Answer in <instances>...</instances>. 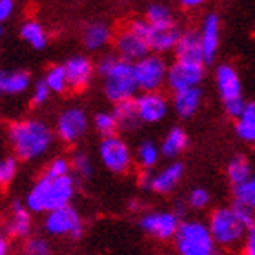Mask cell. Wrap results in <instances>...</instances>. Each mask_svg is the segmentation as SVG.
<instances>
[{"mask_svg": "<svg viewBox=\"0 0 255 255\" xmlns=\"http://www.w3.org/2000/svg\"><path fill=\"white\" fill-rule=\"evenodd\" d=\"M9 140L20 160H33L44 155L53 142V131L37 119L18 121L9 126Z\"/></svg>", "mask_w": 255, "mask_h": 255, "instance_id": "obj_1", "label": "cell"}, {"mask_svg": "<svg viewBox=\"0 0 255 255\" xmlns=\"http://www.w3.org/2000/svg\"><path fill=\"white\" fill-rule=\"evenodd\" d=\"M97 69L104 77L106 97L113 104L131 99L135 95V91L138 90L135 73H133V62H129V60L106 55L99 60Z\"/></svg>", "mask_w": 255, "mask_h": 255, "instance_id": "obj_2", "label": "cell"}, {"mask_svg": "<svg viewBox=\"0 0 255 255\" xmlns=\"http://www.w3.org/2000/svg\"><path fill=\"white\" fill-rule=\"evenodd\" d=\"M75 184L69 175L48 177L44 175L40 181L27 193L26 206L31 212H51L57 208H62L71 202Z\"/></svg>", "mask_w": 255, "mask_h": 255, "instance_id": "obj_3", "label": "cell"}, {"mask_svg": "<svg viewBox=\"0 0 255 255\" xmlns=\"http://www.w3.org/2000/svg\"><path fill=\"white\" fill-rule=\"evenodd\" d=\"M173 239L182 255H212L215 250L212 232L202 223H181Z\"/></svg>", "mask_w": 255, "mask_h": 255, "instance_id": "obj_4", "label": "cell"}, {"mask_svg": "<svg viewBox=\"0 0 255 255\" xmlns=\"http://www.w3.org/2000/svg\"><path fill=\"white\" fill-rule=\"evenodd\" d=\"M210 232L213 235L215 245L221 246H235L243 241L248 230L235 215L234 208H219L212 213L210 219Z\"/></svg>", "mask_w": 255, "mask_h": 255, "instance_id": "obj_5", "label": "cell"}, {"mask_svg": "<svg viewBox=\"0 0 255 255\" xmlns=\"http://www.w3.org/2000/svg\"><path fill=\"white\" fill-rule=\"evenodd\" d=\"M128 26L131 27L135 33H138L148 42L149 49L157 51V53H164V51H170V49L175 48L177 40L182 33L177 27V24L170 27H157L153 24H149L146 18L144 20H131Z\"/></svg>", "mask_w": 255, "mask_h": 255, "instance_id": "obj_6", "label": "cell"}, {"mask_svg": "<svg viewBox=\"0 0 255 255\" xmlns=\"http://www.w3.org/2000/svg\"><path fill=\"white\" fill-rule=\"evenodd\" d=\"M133 73L137 80V88L144 91H155L159 90L162 82L166 80L168 68L164 60L159 55H146L142 59L133 62Z\"/></svg>", "mask_w": 255, "mask_h": 255, "instance_id": "obj_7", "label": "cell"}, {"mask_svg": "<svg viewBox=\"0 0 255 255\" xmlns=\"http://www.w3.org/2000/svg\"><path fill=\"white\" fill-rule=\"evenodd\" d=\"M46 232L51 235H69L73 239H79L82 235V221L79 212L69 204L57 210L48 212V217L44 221Z\"/></svg>", "mask_w": 255, "mask_h": 255, "instance_id": "obj_8", "label": "cell"}, {"mask_svg": "<svg viewBox=\"0 0 255 255\" xmlns=\"http://www.w3.org/2000/svg\"><path fill=\"white\" fill-rule=\"evenodd\" d=\"M99 151H101L102 162L110 171H113V173H126L129 170L131 153H129V148H128V144L124 142L123 138L115 137V135H108V137L102 138Z\"/></svg>", "mask_w": 255, "mask_h": 255, "instance_id": "obj_9", "label": "cell"}, {"mask_svg": "<svg viewBox=\"0 0 255 255\" xmlns=\"http://www.w3.org/2000/svg\"><path fill=\"white\" fill-rule=\"evenodd\" d=\"M204 77V66L202 62H190V60L177 59V62L168 69L166 80L173 91L184 90V88H193L201 84Z\"/></svg>", "mask_w": 255, "mask_h": 255, "instance_id": "obj_10", "label": "cell"}, {"mask_svg": "<svg viewBox=\"0 0 255 255\" xmlns=\"http://www.w3.org/2000/svg\"><path fill=\"white\" fill-rule=\"evenodd\" d=\"M179 217L177 213L159 212V213H148L140 221V226L148 235L155 237L159 241H170L175 237L179 230Z\"/></svg>", "mask_w": 255, "mask_h": 255, "instance_id": "obj_11", "label": "cell"}, {"mask_svg": "<svg viewBox=\"0 0 255 255\" xmlns=\"http://www.w3.org/2000/svg\"><path fill=\"white\" fill-rule=\"evenodd\" d=\"M86 128H88V119L82 110H68L57 121V133L68 144L77 142L84 135Z\"/></svg>", "mask_w": 255, "mask_h": 255, "instance_id": "obj_12", "label": "cell"}, {"mask_svg": "<svg viewBox=\"0 0 255 255\" xmlns=\"http://www.w3.org/2000/svg\"><path fill=\"white\" fill-rule=\"evenodd\" d=\"M117 49H119V53H121V57L129 60V62H135V60L142 59V57H146V55L151 51L148 42H146L138 33L133 31L129 26L117 35Z\"/></svg>", "mask_w": 255, "mask_h": 255, "instance_id": "obj_13", "label": "cell"}, {"mask_svg": "<svg viewBox=\"0 0 255 255\" xmlns=\"http://www.w3.org/2000/svg\"><path fill=\"white\" fill-rule=\"evenodd\" d=\"M135 104H137L138 117L142 123H159L166 117V112H168L166 99L155 91H148L140 95L135 101Z\"/></svg>", "mask_w": 255, "mask_h": 255, "instance_id": "obj_14", "label": "cell"}, {"mask_svg": "<svg viewBox=\"0 0 255 255\" xmlns=\"http://www.w3.org/2000/svg\"><path fill=\"white\" fill-rule=\"evenodd\" d=\"M66 77H68V86L71 90L80 91L90 84L91 75H93V66L91 60L86 57H71L68 62L64 64Z\"/></svg>", "mask_w": 255, "mask_h": 255, "instance_id": "obj_15", "label": "cell"}, {"mask_svg": "<svg viewBox=\"0 0 255 255\" xmlns=\"http://www.w3.org/2000/svg\"><path fill=\"white\" fill-rule=\"evenodd\" d=\"M29 208H24L22 202L15 201L11 206V217L5 224V234L13 239H26L31 232V215Z\"/></svg>", "mask_w": 255, "mask_h": 255, "instance_id": "obj_16", "label": "cell"}, {"mask_svg": "<svg viewBox=\"0 0 255 255\" xmlns=\"http://www.w3.org/2000/svg\"><path fill=\"white\" fill-rule=\"evenodd\" d=\"M177 59L190 60V62H202L204 64V53H202L201 33L197 31H184L177 40L175 46Z\"/></svg>", "mask_w": 255, "mask_h": 255, "instance_id": "obj_17", "label": "cell"}, {"mask_svg": "<svg viewBox=\"0 0 255 255\" xmlns=\"http://www.w3.org/2000/svg\"><path fill=\"white\" fill-rule=\"evenodd\" d=\"M31 79L22 69H4L0 71V93L2 95H20L27 90Z\"/></svg>", "mask_w": 255, "mask_h": 255, "instance_id": "obj_18", "label": "cell"}, {"mask_svg": "<svg viewBox=\"0 0 255 255\" xmlns=\"http://www.w3.org/2000/svg\"><path fill=\"white\" fill-rule=\"evenodd\" d=\"M182 173H184V166L181 162H173L160 173L151 177L149 190H153L155 193H168L179 184V181L182 179Z\"/></svg>", "mask_w": 255, "mask_h": 255, "instance_id": "obj_19", "label": "cell"}, {"mask_svg": "<svg viewBox=\"0 0 255 255\" xmlns=\"http://www.w3.org/2000/svg\"><path fill=\"white\" fill-rule=\"evenodd\" d=\"M217 88L219 93L223 97V101H230V99H237L241 97V80L239 75L232 66H219L217 73Z\"/></svg>", "mask_w": 255, "mask_h": 255, "instance_id": "obj_20", "label": "cell"}, {"mask_svg": "<svg viewBox=\"0 0 255 255\" xmlns=\"http://www.w3.org/2000/svg\"><path fill=\"white\" fill-rule=\"evenodd\" d=\"M201 42H202V53H204V62L210 64L215 59L219 46V18L217 15H208L204 20L201 31Z\"/></svg>", "mask_w": 255, "mask_h": 255, "instance_id": "obj_21", "label": "cell"}, {"mask_svg": "<svg viewBox=\"0 0 255 255\" xmlns=\"http://www.w3.org/2000/svg\"><path fill=\"white\" fill-rule=\"evenodd\" d=\"M201 97H202V93H201V90H199V86L175 91V99H173L175 112L184 119L191 117V115L199 110V106H201Z\"/></svg>", "mask_w": 255, "mask_h": 255, "instance_id": "obj_22", "label": "cell"}, {"mask_svg": "<svg viewBox=\"0 0 255 255\" xmlns=\"http://www.w3.org/2000/svg\"><path fill=\"white\" fill-rule=\"evenodd\" d=\"M113 115L117 119L119 128H123V129H135V128L138 126V123H142L140 117H138L137 104H135V101H131V99L115 102Z\"/></svg>", "mask_w": 255, "mask_h": 255, "instance_id": "obj_23", "label": "cell"}, {"mask_svg": "<svg viewBox=\"0 0 255 255\" xmlns=\"http://www.w3.org/2000/svg\"><path fill=\"white\" fill-rule=\"evenodd\" d=\"M188 146V135L182 128H173L168 135H166L164 142H162V155L168 159H173L181 153L182 149Z\"/></svg>", "mask_w": 255, "mask_h": 255, "instance_id": "obj_24", "label": "cell"}, {"mask_svg": "<svg viewBox=\"0 0 255 255\" xmlns=\"http://www.w3.org/2000/svg\"><path fill=\"white\" fill-rule=\"evenodd\" d=\"M110 37H112V33L104 24H90L82 33V40H84L86 48L90 49L102 48L104 44H108Z\"/></svg>", "mask_w": 255, "mask_h": 255, "instance_id": "obj_25", "label": "cell"}, {"mask_svg": "<svg viewBox=\"0 0 255 255\" xmlns=\"http://www.w3.org/2000/svg\"><path fill=\"white\" fill-rule=\"evenodd\" d=\"M248 177H252V166L250 162H248V159L246 157H243V155H237V157H234V159L230 160L228 164V179L232 184H239V182L246 181Z\"/></svg>", "mask_w": 255, "mask_h": 255, "instance_id": "obj_26", "label": "cell"}, {"mask_svg": "<svg viewBox=\"0 0 255 255\" xmlns=\"http://www.w3.org/2000/svg\"><path fill=\"white\" fill-rule=\"evenodd\" d=\"M20 35L35 49H44L46 44H48V38H46V33H44L42 26L37 24V22H26L20 29Z\"/></svg>", "mask_w": 255, "mask_h": 255, "instance_id": "obj_27", "label": "cell"}, {"mask_svg": "<svg viewBox=\"0 0 255 255\" xmlns=\"http://www.w3.org/2000/svg\"><path fill=\"white\" fill-rule=\"evenodd\" d=\"M146 20L149 24H153L157 27H170L175 26V20H173V15L171 11L162 4H153L149 5L148 11H146Z\"/></svg>", "mask_w": 255, "mask_h": 255, "instance_id": "obj_28", "label": "cell"}, {"mask_svg": "<svg viewBox=\"0 0 255 255\" xmlns=\"http://www.w3.org/2000/svg\"><path fill=\"white\" fill-rule=\"evenodd\" d=\"M235 202H241L245 206L255 210V175L248 177L246 181L239 182L234 186Z\"/></svg>", "mask_w": 255, "mask_h": 255, "instance_id": "obj_29", "label": "cell"}, {"mask_svg": "<svg viewBox=\"0 0 255 255\" xmlns=\"http://www.w3.org/2000/svg\"><path fill=\"white\" fill-rule=\"evenodd\" d=\"M44 82L49 86L51 93H64V91L69 88L64 66H51V68L48 69L46 77H44Z\"/></svg>", "mask_w": 255, "mask_h": 255, "instance_id": "obj_30", "label": "cell"}, {"mask_svg": "<svg viewBox=\"0 0 255 255\" xmlns=\"http://www.w3.org/2000/svg\"><path fill=\"white\" fill-rule=\"evenodd\" d=\"M137 159L142 168H153L159 160V148L153 142H142L138 148Z\"/></svg>", "mask_w": 255, "mask_h": 255, "instance_id": "obj_31", "label": "cell"}, {"mask_svg": "<svg viewBox=\"0 0 255 255\" xmlns=\"http://www.w3.org/2000/svg\"><path fill=\"white\" fill-rule=\"evenodd\" d=\"M95 128L101 135L108 137V135H115V131H117V128H119V123L113 113H97Z\"/></svg>", "mask_w": 255, "mask_h": 255, "instance_id": "obj_32", "label": "cell"}, {"mask_svg": "<svg viewBox=\"0 0 255 255\" xmlns=\"http://www.w3.org/2000/svg\"><path fill=\"white\" fill-rule=\"evenodd\" d=\"M16 170H18V160L15 157H5L0 160V186H7L15 179Z\"/></svg>", "mask_w": 255, "mask_h": 255, "instance_id": "obj_33", "label": "cell"}, {"mask_svg": "<svg viewBox=\"0 0 255 255\" xmlns=\"http://www.w3.org/2000/svg\"><path fill=\"white\" fill-rule=\"evenodd\" d=\"M71 166H73V170L79 173L80 177H91L93 175V164H91V160L88 155L84 153H77L71 160Z\"/></svg>", "mask_w": 255, "mask_h": 255, "instance_id": "obj_34", "label": "cell"}, {"mask_svg": "<svg viewBox=\"0 0 255 255\" xmlns=\"http://www.w3.org/2000/svg\"><path fill=\"white\" fill-rule=\"evenodd\" d=\"M234 212H235V215L239 217L241 223L245 224L246 230H250L252 226H255V210L245 206V204H241V202H235Z\"/></svg>", "mask_w": 255, "mask_h": 255, "instance_id": "obj_35", "label": "cell"}, {"mask_svg": "<svg viewBox=\"0 0 255 255\" xmlns=\"http://www.w3.org/2000/svg\"><path fill=\"white\" fill-rule=\"evenodd\" d=\"M235 131H237V135H239L243 140L255 144V123L239 119V121H237V126H235Z\"/></svg>", "mask_w": 255, "mask_h": 255, "instance_id": "obj_36", "label": "cell"}, {"mask_svg": "<svg viewBox=\"0 0 255 255\" xmlns=\"http://www.w3.org/2000/svg\"><path fill=\"white\" fill-rule=\"evenodd\" d=\"M49 93H51V90H49V86L44 82V80H40V82H37V86H35V90H33V97H31V104L33 106H42L44 102L49 99Z\"/></svg>", "mask_w": 255, "mask_h": 255, "instance_id": "obj_37", "label": "cell"}, {"mask_svg": "<svg viewBox=\"0 0 255 255\" xmlns=\"http://www.w3.org/2000/svg\"><path fill=\"white\" fill-rule=\"evenodd\" d=\"M24 250L29 255H48L49 245L44 239H29L24 246Z\"/></svg>", "mask_w": 255, "mask_h": 255, "instance_id": "obj_38", "label": "cell"}, {"mask_svg": "<svg viewBox=\"0 0 255 255\" xmlns=\"http://www.w3.org/2000/svg\"><path fill=\"white\" fill-rule=\"evenodd\" d=\"M44 175L48 177H62V175H69V164L68 160L64 159H55L51 164L48 166V170Z\"/></svg>", "mask_w": 255, "mask_h": 255, "instance_id": "obj_39", "label": "cell"}, {"mask_svg": "<svg viewBox=\"0 0 255 255\" xmlns=\"http://www.w3.org/2000/svg\"><path fill=\"white\" fill-rule=\"evenodd\" d=\"M224 110H226V113H228L230 117L239 119L241 113H243V110H245V101H243V97L224 101Z\"/></svg>", "mask_w": 255, "mask_h": 255, "instance_id": "obj_40", "label": "cell"}, {"mask_svg": "<svg viewBox=\"0 0 255 255\" xmlns=\"http://www.w3.org/2000/svg\"><path fill=\"white\" fill-rule=\"evenodd\" d=\"M210 202V193L202 188H195L190 193V204L193 208H204Z\"/></svg>", "mask_w": 255, "mask_h": 255, "instance_id": "obj_41", "label": "cell"}, {"mask_svg": "<svg viewBox=\"0 0 255 255\" xmlns=\"http://www.w3.org/2000/svg\"><path fill=\"white\" fill-rule=\"evenodd\" d=\"M15 9V2L13 0H0V22L9 18V15Z\"/></svg>", "mask_w": 255, "mask_h": 255, "instance_id": "obj_42", "label": "cell"}, {"mask_svg": "<svg viewBox=\"0 0 255 255\" xmlns=\"http://www.w3.org/2000/svg\"><path fill=\"white\" fill-rule=\"evenodd\" d=\"M246 241H245V254L255 255V226H252L248 232H246Z\"/></svg>", "mask_w": 255, "mask_h": 255, "instance_id": "obj_43", "label": "cell"}, {"mask_svg": "<svg viewBox=\"0 0 255 255\" xmlns=\"http://www.w3.org/2000/svg\"><path fill=\"white\" fill-rule=\"evenodd\" d=\"M239 119L255 123V102H248V104H245V110H243V113H241Z\"/></svg>", "mask_w": 255, "mask_h": 255, "instance_id": "obj_44", "label": "cell"}, {"mask_svg": "<svg viewBox=\"0 0 255 255\" xmlns=\"http://www.w3.org/2000/svg\"><path fill=\"white\" fill-rule=\"evenodd\" d=\"M204 0H181V4L184 5V7H197L199 4H202Z\"/></svg>", "mask_w": 255, "mask_h": 255, "instance_id": "obj_45", "label": "cell"}, {"mask_svg": "<svg viewBox=\"0 0 255 255\" xmlns=\"http://www.w3.org/2000/svg\"><path fill=\"white\" fill-rule=\"evenodd\" d=\"M7 252V241H5V235L0 232V255H4Z\"/></svg>", "mask_w": 255, "mask_h": 255, "instance_id": "obj_46", "label": "cell"}, {"mask_svg": "<svg viewBox=\"0 0 255 255\" xmlns=\"http://www.w3.org/2000/svg\"><path fill=\"white\" fill-rule=\"evenodd\" d=\"M0 35H2V26H0Z\"/></svg>", "mask_w": 255, "mask_h": 255, "instance_id": "obj_47", "label": "cell"}]
</instances>
